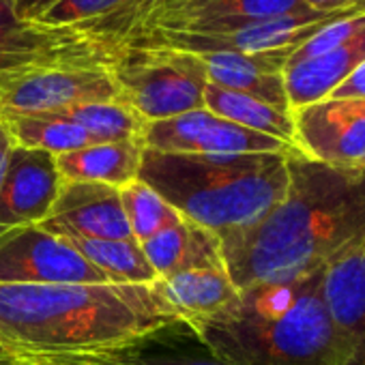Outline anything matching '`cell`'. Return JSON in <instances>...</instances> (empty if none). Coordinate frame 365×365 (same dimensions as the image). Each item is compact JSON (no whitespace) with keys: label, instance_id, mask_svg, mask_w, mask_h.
Here are the masks:
<instances>
[{"label":"cell","instance_id":"obj_1","mask_svg":"<svg viewBox=\"0 0 365 365\" xmlns=\"http://www.w3.org/2000/svg\"><path fill=\"white\" fill-rule=\"evenodd\" d=\"M284 198L247 230L220 239L239 290L286 282L327 267L365 237V168L288 155Z\"/></svg>","mask_w":365,"mask_h":365},{"label":"cell","instance_id":"obj_2","mask_svg":"<svg viewBox=\"0 0 365 365\" xmlns=\"http://www.w3.org/2000/svg\"><path fill=\"white\" fill-rule=\"evenodd\" d=\"M185 324L157 282L0 284V341L16 356L97 350Z\"/></svg>","mask_w":365,"mask_h":365},{"label":"cell","instance_id":"obj_3","mask_svg":"<svg viewBox=\"0 0 365 365\" xmlns=\"http://www.w3.org/2000/svg\"><path fill=\"white\" fill-rule=\"evenodd\" d=\"M322 269L241 290L222 314L192 331L232 365H341Z\"/></svg>","mask_w":365,"mask_h":365},{"label":"cell","instance_id":"obj_4","mask_svg":"<svg viewBox=\"0 0 365 365\" xmlns=\"http://www.w3.org/2000/svg\"><path fill=\"white\" fill-rule=\"evenodd\" d=\"M288 155H187L144 148L138 178L217 239L260 222L288 190Z\"/></svg>","mask_w":365,"mask_h":365},{"label":"cell","instance_id":"obj_5","mask_svg":"<svg viewBox=\"0 0 365 365\" xmlns=\"http://www.w3.org/2000/svg\"><path fill=\"white\" fill-rule=\"evenodd\" d=\"M110 71L118 97L146 123L205 108L209 80L196 54L135 43L114 61Z\"/></svg>","mask_w":365,"mask_h":365},{"label":"cell","instance_id":"obj_6","mask_svg":"<svg viewBox=\"0 0 365 365\" xmlns=\"http://www.w3.org/2000/svg\"><path fill=\"white\" fill-rule=\"evenodd\" d=\"M123 52L69 26L22 18L0 0V93L11 84L58 67H110Z\"/></svg>","mask_w":365,"mask_h":365},{"label":"cell","instance_id":"obj_7","mask_svg":"<svg viewBox=\"0 0 365 365\" xmlns=\"http://www.w3.org/2000/svg\"><path fill=\"white\" fill-rule=\"evenodd\" d=\"M341 16L350 14H320L305 9L299 14L247 20L213 31H148L140 43H153L187 54H262L277 50L294 52L322 26Z\"/></svg>","mask_w":365,"mask_h":365},{"label":"cell","instance_id":"obj_8","mask_svg":"<svg viewBox=\"0 0 365 365\" xmlns=\"http://www.w3.org/2000/svg\"><path fill=\"white\" fill-rule=\"evenodd\" d=\"M0 284H110L78 250L39 226L14 228L0 235Z\"/></svg>","mask_w":365,"mask_h":365},{"label":"cell","instance_id":"obj_9","mask_svg":"<svg viewBox=\"0 0 365 365\" xmlns=\"http://www.w3.org/2000/svg\"><path fill=\"white\" fill-rule=\"evenodd\" d=\"M142 142L148 150L187 155H258L297 150L275 138L224 120L207 108L146 123Z\"/></svg>","mask_w":365,"mask_h":365},{"label":"cell","instance_id":"obj_10","mask_svg":"<svg viewBox=\"0 0 365 365\" xmlns=\"http://www.w3.org/2000/svg\"><path fill=\"white\" fill-rule=\"evenodd\" d=\"M299 153L348 168H365V99L327 97L292 112Z\"/></svg>","mask_w":365,"mask_h":365},{"label":"cell","instance_id":"obj_11","mask_svg":"<svg viewBox=\"0 0 365 365\" xmlns=\"http://www.w3.org/2000/svg\"><path fill=\"white\" fill-rule=\"evenodd\" d=\"M14 361L18 365H232L202 344L187 324L112 348L24 354Z\"/></svg>","mask_w":365,"mask_h":365},{"label":"cell","instance_id":"obj_12","mask_svg":"<svg viewBox=\"0 0 365 365\" xmlns=\"http://www.w3.org/2000/svg\"><path fill=\"white\" fill-rule=\"evenodd\" d=\"M120 99L110 67H58L33 73L0 93V114H58Z\"/></svg>","mask_w":365,"mask_h":365},{"label":"cell","instance_id":"obj_13","mask_svg":"<svg viewBox=\"0 0 365 365\" xmlns=\"http://www.w3.org/2000/svg\"><path fill=\"white\" fill-rule=\"evenodd\" d=\"M63 182L54 155L14 144L0 187V235L43 224Z\"/></svg>","mask_w":365,"mask_h":365},{"label":"cell","instance_id":"obj_14","mask_svg":"<svg viewBox=\"0 0 365 365\" xmlns=\"http://www.w3.org/2000/svg\"><path fill=\"white\" fill-rule=\"evenodd\" d=\"M322 292L341 344V365H365V237L335 256Z\"/></svg>","mask_w":365,"mask_h":365},{"label":"cell","instance_id":"obj_15","mask_svg":"<svg viewBox=\"0 0 365 365\" xmlns=\"http://www.w3.org/2000/svg\"><path fill=\"white\" fill-rule=\"evenodd\" d=\"M161 3L163 0H61L41 22L78 29L125 52L144 39Z\"/></svg>","mask_w":365,"mask_h":365},{"label":"cell","instance_id":"obj_16","mask_svg":"<svg viewBox=\"0 0 365 365\" xmlns=\"http://www.w3.org/2000/svg\"><path fill=\"white\" fill-rule=\"evenodd\" d=\"M41 226L91 239L135 241L120 202V190L103 182L65 180L50 217Z\"/></svg>","mask_w":365,"mask_h":365},{"label":"cell","instance_id":"obj_17","mask_svg":"<svg viewBox=\"0 0 365 365\" xmlns=\"http://www.w3.org/2000/svg\"><path fill=\"white\" fill-rule=\"evenodd\" d=\"M305 9L301 0H163L148 31H213Z\"/></svg>","mask_w":365,"mask_h":365},{"label":"cell","instance_id":"obj_18","mask_svg":"<svg viewBox=\"0 0 365 365\" xmlns=\"http://www.w3.org/2000/svg\"><path fill=\"white\" fill-rule=\"evenodd\" d=\"M292 50L262 54H196L205 67L209 84L243 93L284 112H292L284 84V69Z\"/></svg>","mask_w":365,"mask_h":365},{"label":"cell","instance_id":"obj_19","mask_svg":"<svg viewBox=\"0 0 365 365\" xmlns=\"http://www.w3.org/2000/svg\"><path fill=\"white\" fill-rule=\"evenodd\" d=\"M365 63V22L361 29L344 39L327 54L288 63L284 69V84L290 110L312 106L327 99L344 80H348Z\"/></svg>","mask_w":365,"mask_h":365},{"label":"cell","instance_id":"obj_20","mask_svg":"<svg viewBox=\"0 0 365 365\" xmlns=\"http://www.w3.org/2000/svg\"><path fill=\"white\" fill-rule=\"evenodd\" d=\"M140 247L157 279L185 269L226 267L220 239L185 217L140 241Z\"/></svg>","mask_w":365,"mask_h":365},{"label":"cell","instance_id":"obj_21","mask_svg":"<svg viewBox=\"0 0 365 365\" xmlns=\"http://www.w3.org/2000/svg\"><path fill=\"white\" fill-rule=\"evenodd\" d=\"M157 288L190 329L222 314L241 294L226 267L178 271L157 279Z\"/></svg>","mask_w":365,"mask_h":365},{"label":"cell","instance_id":"obj_22","mask_svg":"<svg viewBox=\"0 0 365 365\" xmlns=\"http://www.w3.org/2000/svg\"><path fill=\"white\" fill-rule=\"evenodd\" d=\"M144 155L142 140L97 142L56 157L63 180L69 182H103L123 190L138 178Z\"/></svg>","mask_w":365,"mask_h":365},{"label":"cell","instance_id":"obj_23","mask_svg":"<svg viewBox=\"0 0 365 365\" xmlns=\"http://www.w3.org/2000/svg\"><path fill=\"white\" fill-rule=\"evenodd\" d=\"M205 108L224 120H230L239 127L275 138V140L297 148L294 146L292 112H284V110L273 108L260 99H254L243 93L226 91L215 84H207V88H205Z\"/></svg>","mask_w":365,"mask_h":365},{"label":"cell","instance_id":"obj_24","mask_svg":"<svg viewBox=\"0 0 365 365\" xmlns=\"http://www.w3.org/2000/svg\"><path fill=\"white\" fill-rule=\"evenodd\" d=\"M54 232V230H52ZM69 241L80 256H84L99 273L108 277L110 284H138L150 286L157 282L155 271L142 254L138 241H112V239H91L73 232H54Z\"/></svg>","mask_w":365,"mask_h":365},{"label":"cell","instance_id":"obj_25","mask_svg":"<svg viewBox=\"0 0 365 365\" xmlns=\"http://www.w3.org/2000/svg\"><path fill=\"white\" fill-rule=\"evenodd\" d=\"M16 146L46 150L54 157L93 144L91 135L63 114H0Z\"/></svg>","mask_w":365,"mask_h":365},{"label":"cell","instance_id":"obj_26","mask_svg":"<svg viewBox=\"0 0 365 365\" xmlns=\"http://www.w3.org/2000/svg\"><path fill=\"white\" fill-rule=\"evenodd\" d=\"M58 114L80 125L91 135L93 144L142 140V133L146 127V120L133 108H129L123 99L84 103V106H76Z\"/></svg>","mask_w":365,"mask_h":365},{"label":"cell","instance_id":"obj_27","mask_svg":"<svg viewBox=\"0 0 365 365\" xmlns=\"http://www.w3.org/2000/svg\"><path fill=\"white\" fill-rule=\"evenodd\" d=\"M120 202L131 235L138 243L148 239L157 230L165 228L168 224L182 220V215L172 205H168L150 185H146L140 178H135L133 182H129V185L120 190Z\"/></svg>","mask_w":365,"mask_h":365},{"label":"cell","instance_id":"obj_28","mask_svg":"<svg viewBox=\"0 0 365 365\" xmlns=\"http://www.w3.org/2000/svg\"><path fill=\"white\" fill-rule=\"evenodd\" d=\"M329 97H335V99H365V63L348 80H344Z\"/></svg>","mask_w":365,"mask_h":365},{"label":"cell","instance_id":"obj_29","mask_svg":"<svg viewBox=\"0 0 365 365\" xmlns=\"http://www.w3.org/2000/svg\"><path fill=\"white\" fill-rule=\"evenodd\" d=\"M61 0H11L16 11L26 20H43Z\"/></svg>","mask_w":365,"mask_h":365},{"label":"cell","instance_id":"obj_30","mask_svg":"<svg viewBox=\"0 0 365 365\" xmlns=\"http://www.w3.org/2000/svg\"><path fill=\"white\" fill-rule=\"evenodd\" d=\"M301 3L312 9V11H320V14H337V11H348L352 0H301Z\"/></svg>","mask_w":365,"mask_h":365},{"label":"cell","instance_id":"obj_31","mask_svg":"<svg viewBox=\"0 0 365 365\" xmlns=\"http://www.w3.org/2000/svg\"><path fill=\"white\" fill-rule=\"evenodd\" d=\"M14 148V142L7 133V129L0 125V187H3V178H5V168H7V159L9 153Z\"/></svg>","mask_w":365,"mask_h":365},{"label":"cell","instance_id":"obj_32","mask_svg":"<svg viewBox=\"0 0 365 365\" xmlns=\"http://www.w3.org/2000/svg\"><path fill=\"white\" fill-rule=\"evenodd\" d=\"M348 14H350V16H361V14H365V0H352L350 7H348Z\"/></svg>","mask_w":365,"mask_h":365},{"label":"cell","instance_id":"obj_33","mask_svg":"<svg viewBox=\"0 0 365 365\" xmlns=\"http://www.w3.org/2000/svg\"><path fill=\"white\" fill-rule=\"evenodd\" d=\"M0 361H14V352L7 350L3 341H0Z\"/></svg>","mask_w":365,"mask_h":365},{"label":"cell","instance_id":"obj_34","mask_svg":"<svg viewBox=\"0 0 365 365\" xmlns=\"http://www.w3.org/2000/svg\"><path fill=\"white\" fill-rule=\"evenodd\" d=\"M0 365H18L16 361H0Z\"/></svg>","mask_w":365,"mask_h":365}]
</instances>
